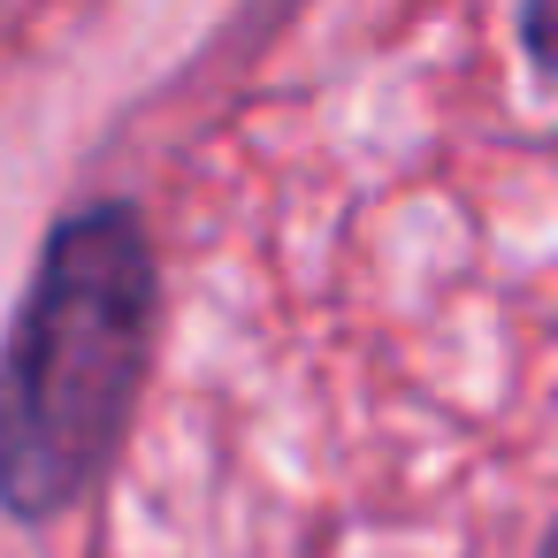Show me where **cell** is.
<instances>
[{
  "label": "cell",
  "instance_id": "cell-1",
  "mask_svg": "<svg viewBox=\"0 0 558 558\" xmlns=\"http://www.w3.org/2000/svg\"><path fill=\"white\" fill-rule=\"evenodd\" d=\"M154 337V253L131 207L70 215L0 360V505L47 520L108 466Z\"/></svg>",
  "mask_w": 558,
  "mask_h": 558
},
{
  "label": "cell",
  "instance_id": "cell-2",
  "mask_svg": "<svg viewBox=\"0 0 558 558\" xmlns=\"http://www.w3.org/2000/svg\"><path fill=\"white\" fill-rule=\"evenodd\" d=\"M520 39H527V54H535L543 70H558V0H527Z\"/></svg>",
  "mask_w": 558,
  "mask_h": 558
},
{
  "label": "cell",
  "instance_id": "cell-3",
  "mask_svg": "<svg viewBox=\"0 0 558 558\" xmlns=\"http://www.w3.org/2000/svg\"><path fill=\"white\" fill-rule=\"evenodd\" d=\"M543 558H558V527H550V543H543Z\"/></svg>",
  "mask_w": 558,
  "mask_h": 558
}]
</instances>
